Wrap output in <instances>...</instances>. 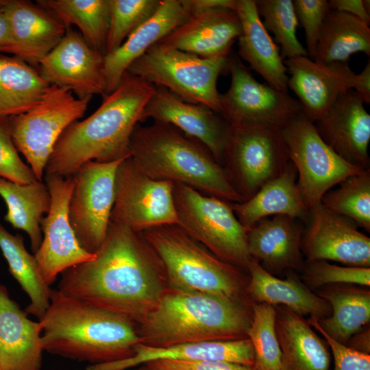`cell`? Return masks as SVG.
<instances>
[{"label": "cell", "mask_w": 370, "mask_h": 370, "mask_svg": "<svg viewBox=\"0 0 370 370\" xmlns=\"http://www.w3.org/2000/svg\"><path fill=\"white\" fill-rule=\"evenodd\" d=\"M353 89L342 94L314 123L324 143L349 163L369 169L370 115Z\"/></svg>", "instance_id": "obj_21"}, {"label": "cell", "mask_w": 370, "mask_h": 370, "mask_svg": "<svg viewBox=\"0 0 370 370\" xmlns=\"http://www.w3.org/2000/svg\"><path fill=\"white\" fill-rule=\"evenodd\" d=\"M219 360L254 367L255 356L249 338L234 341L181 343L152 347L138 343L130 358L90 365L86 370H126L155 360Z\"/></svg>", "instance_id": "obj_24"}, {"label": "cell", "mask_w": 370, "mask_h": 370, "mask_svg": "<svg viewBox=\"0 0 370 370\" xmlns=\"http://www.w3.org/2000/svg\"><path fill=\"white\" fill-rule=\"evenodd\" d=\"M110 1V18L105 55L119 48L136 28L154 13L160 1V0Z\"/></svg>", "instance_id": "obj_40"}, {"label": "cell", "mask_w": 370, "mask_h": 370, "mask_svg": "<svg viewBox=\"0 0 370 370\" xmlns=\"http://www.w3.org/2000/svg\"><path fill=\"white\" fill-rule=\"evenodd\" d=\"M301 240L307 262L332 260L346 266L370 267V238L350 219L321 203L309 210Z\"/></svg>", "instance_id": "obj_16"}, {"label": "cell", "mask_w": 370, "mask_h": 370, "mask_svg": "<svg viewBox=\"0 0 370 370\" xmlns=\"http://www.w3.org/2000/svg\"><path fill=\"white\" fill-rule=\"evenodd\" d=\"M291 75L288 89L297 97L303 114L312 123L323 116L344 92L352 89L356 73L348 62L323 64L308 56L284 60Z\"/></svg>", "instance_id": "obj_19"}, {"label": "cell", "mask_w": 370, "mask_h": 370, "mask_svg": "<svg viewBox=\"0 0 370 370\" xmlns=\"http://www.w3.org/2000/svg\"><path fill=\"white\" fill-rule=\"evenodd\" d=\"M41 370V369H40Z\"/></svg>", "instance_id": "obj_53"}, {"label": "cell", "mask_w": 370, "mask_h": 370, "mask_svg": "<svg viewBox=\"0 0 370 370\" xmlns=\"http://www.w3.org/2000/svg\"><path fill=\"white\" fill-rule=\"evenodd\" d=\"M0 196L7 206L5 221L27 234L32 250L36 253L42 240L40 223L51 204L46 184L37 180L18 184L0 177Z\"/></svg>", "instance_id": "obj_31"}, {"label": "cell", "mask_w": 370, "mask_h": 370, "mask_svg": "<svg viewBox=\"0 0 370 370\" xmlns=\"http://www.w3.org/2000/svg\"><path fill=\"white\" fill-rule=\"evenodd\" d=\"M288 162L280 130L231 126L223 167L244 201L280 175Z\"/></svg>", "instance_id": "obj_10"}, {"label": "cell", "mask_w": 370, "mask_h": 370, "mask_svg": "<svg viewBox=\"0 0 370 370\" xmlns=\"http://www.w3.org/2000/svg\"><path fill=\"white\" fill-rule=\"evenodd\" d=\"M136 370H147L145 365H141V367L138 368Z\"/></svg>", "instance_id": "obj_52"}, {"label": "cell", "mask_w": 370, "mask_h": 370, "mask_svg": "<svg viewBox=\"0 0 370 370\" xmlns=\"http://www.w3.org/2000/svg\"><path fill=\"white\" fill-rule=\"evenodd\" d=\"M149 119L171 125L200 142L223 166L231 125L219 113L204 105L184 101L164 87L156 86L141 122Z\"/></svg>", "instance_id": "obj_18"}, {"label": "cell", "mask_w": 370, "mask_h": 370, "mask_svg": "<svg viewBox=\"0 0 370 370\" xmlns=\"http://www.w3.org/2000/svg\"><path fill=\"white\" fill-rule=\"evenodd\" d=\"M231 83L221 95L220 114L231 126L257 125L282 130L302 112L288 92L258 82L237 53L227 56Z\"/></svg>", "instance_id": "obj_12"}, {"label": "cell", "mask_w": 370, "mask_h": 370, "mask_svg": "<svg viewBox=\"0 0 370 370\" xmlns=\"http://www.w3.org/2000/svg\"><path fill=\"white\" fill-rule=\"evenodd\" d=\"M42 330L0 284V370H40Z\"/></svg>", "instance_id": "obj_26"}, {"label": "cell", "mask_w": 370, "mask_h": 370, "mask_svg": "<svg viewBox=\"0 0 370 370\" xmlns=\"http://www.w3.org/2000/svg\"><path fill=\"white\" fill-rule=\"evenodd\" d=\"M281 134L289 160L297 171L298 189L308 210L319 204L334 186L365 170L338 156L302 112L281 130Z\"/></svg>", "instance_id": "obj_11"}, {"label": "cell", "mask_w": 370, "mask_h": 370, "mask_svg": "<svg viewBox=\"0 0 370 370\" xmlns=\"http://www.w3.org/2000/svg\"><path fill=\"white\" fill-rule=\"evenodd\" d=\"M66 27L76 26L87 44L105 55L110 25V0H39Z\"/></svg>", "instance_id": "obj_36"}, {"label": "cell", "mask_w": 370, "mask_h": 370, "mask_svg": "<svg viewBox=\"0 0 370 370\" xmlns=\"http://www.w3.org/2000/svg\"><path fill=\"white\" fill-rule=\"evenodd\" d=\"M191 14L194 12L212 8H230L234 10L236 0H186Z\"/></svg>", "instance_id": "obj_48"}, {"label": "cell", "mask_w": 370, "mask_h": 370, "mask_svg": "<svg viewBox=\"0 0 370 370\" xmlns=\"http://www.w3.org/2000/svg\"><path fill=\"white\" fill-rule=\"evenodd\" d=\"M319 296L331 308L328 317L317 319L322 329L345 344L370 321V291L355 286L330 285Z\"/></svg>", "instance_id": "obj_34"}, {"label": "cell", "mask_w": 370, "mask_h": 370, "mask_svg": "<svg viewBox=\"0 0 370 370\" xmlns=\"http://www.w3.org/2000/svg\"><path fill=\"white\" fill-rule=\"evenodd\" d=\"M323 195L321 204L370 232V169L349 175Z\"/></svg>", "instance_id": "obj_37"}, {"label": "cell", "mask_w": 370, "mask_h": 370, "mask_svg": "<svg viewBox=\"0 0 370 370\" xmlns=\"http://www.w3.org/2000/svg\"><path fill=\"white\" fill-rule=\"evenodd\" d=\"M297 173L289 160L282 173L264 185L251 198L232 203L239 222L247 230L258 221L275 215L289 216L306 223L309 210L297 185Z\"/></svg>", "instance_id": "obj_29"}, {"label": "cell", "mask_w": 370, "mask_h": 370, "mask_svg": "<svg viewBox=\"0 0 370 370\" xmlns=\"http://www.w3.org/2000/svg\"><path fill=\"white\" fill-rule=\"evenodd\" d=\"M370 56V28L351 14L330 10L321 29L314 61L348 62L356 53Z\"/></svg>", "instance_id": "obj_32"}, {"label": "cell", "mask_w": 370, "mask_h": 370, "mask_svg": "<svg viewBox=\"0 0 370 370\" xmlns=\"http://www.w3.org/2000/svg\"><path fill=\"white\" fill-rule=\"evenodd\" d=\"M9 21L11 40L0 48V53L20 58L32 66L60 42L66 27L40 5L25 0H0Z\"/></svg>", "instance_id": "obj_20"}, {"label": "cell", "mask_w": 370, "mask_h": 370, "mask_svg": "<svg viewBox=\"0 0 370 370\" xmlns=\"http://www.w3.org/2000/svg\"><path fill=\"white\" fill-rule=\"evenodd\" d=\"M191 14L186 0H160L154 13L113 52L104 56L105 96L114 91L130 66Z\"/></svg>", "instance_id": "obj_23"}, {"label": "cell", "mask_w": 370, "mask_h": 370, "mask_svg": "<svg viewBox=\"0 0 370 370\" xmlns=\"http://www.w3.org/2000/svg\"><path fill=\"white\" fill-rule=\"evenodd\" d=\"M248 299L168 288L138 323L140 343L152 347L247 337Z\"/></svg>", "instance_id": "obj_4"}, {"label": "cell", "mask_w": 370, "mask_h": 370, "mask_svg": "<svg viewBox=\"0 0 370 370\" xmlns=\"http://www.w3.org/2000/svg\"><path fill=\"white\" fill-rule=\"evenodd\" d=\"M91 98H78L66 88L50 85L38 104L11 116L13 143L38 181L42 182L58 140L67 127L84 116Z\"/></svg>", "instance_id": "obj_9"}, {"label": "cell", "mask_w": 370, "mask_h": 370, "mask_svg": "<svg viewBox=\"0 0 370 370\" xmlns=\"http://www.w3.org/2000/svg\"><path fill=\"white\" fill-rule=\"evenodd\" d=\"M104 56L91 48L82 35L66 27L58 45L38 65L40 76L50 85L66 88L78 98L106 92Z\"/></svg>", "instance_id": "obj_17"}, {"label": "cell", "mask_w": 370, "mask_h": 370, "mask_svg": "<svg viewBox=\"0 0 370 370\" xmlns=\"http://www.w3.org/2000/svg\"><path fill=\"white\" fill-rule=\"evenodd\" d=\"M124 159L90 161L74 175L69 218L79 245L88 252L94 254L106 236L114 203L116 173Z\"/></svg>", "instance_id": "obj_14"}, {"label": "cell", "mask_w": 370, "mask_h": 370, "mask_svg": "<svg viewBox=\"0 0 370 370\" xmlns=\"http://www.w3.org/2000/svg\"><path fill=\"white\" fill-rule=\"evenodd\" d=\"M295 12L304 29L306 51L309 58L314 60L324 19L330 7L327 0H294Z\"/></svg>", "instance_id": "obj_43"}, {"label": "cell", "mask_w": 370, "mask_h": 370, "mask_svg": "<svg viewBox=\"0 0 370 370\" xmlns=\"http://www.w3.org/2000/svg\"><path fill=\"white\" fill-rule=\"evenodd\" d=\"M307 321L322 334L330 347L334 360V370H370L369 354L356 351L335 341L322 329L314 317H310Z\"/></svg>", "instance_id": "obj_44"}, {"label": "cell", "mask_w": 370, "mask_h": 370, "mask_svg": "<svg viewBox=\"0 0 370 370\" xmlns=\"http://www.w3.org/2000/svg\"><path fill=\"white\" fill-rule=\"evenodd\" d=\"M247 337L251 342L256 370H280L282 352L275 330L274 306L253 303Z\"/></svg>", "instance_id": "obj_39"}, {"label": "cell", "mask_w": 370, "mask_h": 370, "mask_svg": "<svg viewBox=\"0 0 370 370\" xmlns=\"http://www.w3.org/2000/svg\"><path fill=\"white\" fill-rule=\"evenodd\" d=\"M156 86L125 73L117 88L105 96L88 117L71 124L58 140L45 175L73 176L90 161L110 162L130 156V141L141 123L143 110Z\"/></svg>", "instance_id": "obj_2"}, {"label": "cell", "mask_w": 370, "mask_h": 370, "mask_svg": "<svg viewBox=\"0 0 370 370\" xmlns=\"http://www.w3.org/2000/svg\"><path fill=\"white\" fill-rule=\"evenodd\" d=\"M330 9L351 14L370 25L369 0H330Z\"/></svg>", "instance_id": "obj_46"}, {"label": "cell", "mask_w": 370, "mask_h": 370, "mask_svg": "<svg viewBox=\"0 0 370 370\" xmlns=\"http://www.w3.org/2000/svg\"><path fill=\"white\" fill-rule=\"evenodd\" d=\"M256 5L264 27L280 45L283 60L308 56L306 48L297 36L299 23L293 0H256Z\"/></svg>", "instance_id": "obj_38"}, {"label": "cell", "mask_w": 370, "mask_h": 370, "mask_svg": "<svg viewBox=\"0 0 370 370\" xmlns=\"http://www.w3.org/2000/svg\"><path fill=\"white\" fill-rule=\"evenodd\" d=\"M178 225L221 260L245 271L252 258L247 232L236 218L231 202L173 183Z\"/></svg>", "instance_id": "obj_8"}, {"label": "cell", "mask_w": 370, "mask_h": 370, "mask_svg": "<svg viewBox=\"0 0 370 370\" xmlns=\"http://www.w3.org/2000/svg\"><path fill=\"white\" fill-rule=\"evenodd\" d=\"M247 271L249 279L245 292L257 303L283 306L299 315H310L317 319L330 315L329 304L309 290L295 275L289 274L286 279L278 278L253 258Z\"/></svg>", "instance_id": "obj_28"}, {"label": "cell", "mask_w": 370, "mask_h": 370, "mask_svg": "<svg viewBox=\"0 0 370 370\" xmlns=\"http://www.w3.org/2000/svg\"><path fill=\"white\" fill-rule=\"evenodd\" d=\"M353 90L358 94L364 103H370V62L367 63L364 69L356 74Z\"/></svg>", "instance_id": "obj_47"}, {"label": "cell", "mask_w": 370, "mask_h": 370, "mask_svg": "<svg viewBox=\"0 0 370 370\" xmlns=\"http://www.w3.org/2000/svg\"><path fill=\"white\" fill-rule=\"evenodd\" d=\"M173 188V182L154 180L145 175L130 156L116 170L110 222L137 232L162 225H178Z\"/></svg>", "instance_id": "obj_13"}, {"label": "cell", "mask_w": 370, "mask_h": 370, "mask_svg": "<svg viewBox=\"0 0 370 370\" xmlns=\"http://www.w3.org/2000/svg\"><path fill=\"white\" fill-rule=\"evenodd\" d=\"M350 345L348 346L356 351L369 354L370 350V333L369 329L360 333H356L348 341Z\"/></svg>", "instance_id": "obj_49"}, {"label": "cell", "mask_w": 370, "mask_h": 370, "mask_svg": "<svg viewBox=\"0 0 370 370\" xmlns=\"http://www.w3.org/2000/svg\"><path fill=\"white\" fill-rule=\"evenodd\" d=\"M127 72L162 86L184 101L202 104L220 114L219 77L229 73L227 56L202 58L154 45Z\"/></svg>", "instance_id": "obj_7"}, {"label": "cell", "mask_w": 370, "mask_h": 370, "mask_svg": "<svg viewBox=\"0 0 370 370\" xmlns=\"http://www.w3.org/2000/svg\"><path fill=\"white\" fill-rule=\"evenodd\" d=\"M234 10L241 24L237 55L271 86L288 92L287 69L280 48L264 27L256 9V0H236Z\"/></svg>", "instance_id": "obj_27"}, {"label": "cell", "mask_w": 370, "mask_h": 370, "mask_svg": "<svg viewBox=\"0 0 370 370\" xmlns=\"http://www.w3.org/2000/svg\"><path fill=\"white\" fill-rule=\"evenodd\" d=\"M140 233L160 259L169 288L247 299L245 270L217 258L178 225Z\"/></svg>", "instance_id": "obj_6"}, {"label": "cell", "mask_w": 370, "mask_h": 370, "mask_svg": "<svg viewBox=\"0 0 370 370\" xmlns=\"http://www.w3.org/2000/svg\"><path fill=\"white\" fill-rule=\"evenodd\" d=\"M129 149L136 166L152 179L183 184L229 202L244 201L211 152L171 125L138 124Z\"/></svg>", "instance_id": "obj_5"}, {"label": "cell", "mask_w": 370, "mask_h": 370, "mask_svg": "<svg viewBox=\"0 0 370 370\" xmlns=\"http://www.w3.org/2000/svg\"><path fill=\"white\" fill-rule=\"evenodd\" d=\"M51 195V208L40 223L43 237L34 253L40 273L49 286L66 269L93 258L79 243L69 218V204L75 176L45 175Z\"/></svg>", "instance_id": "obj_15"}, {"label": "cell", "mask_w": 370, "mask_h": 370, "mask_svg": "<svg viewBox=\"0 0 370 370\" xmlns=\"http://www.w3.org/2000/svg\"><path fill=\"white\" fill-rule=\"evenodd\" d=\"M43 350L90 365L132 356L140 343L137 323L51 289L50 304L39 320Z\"/></svg>", "instance_id": "obj_3"}, {"label": "cell", "mask_w": 370, "mask_h": 370, "mask_svg": "<svg viewBox=\"0 0 370 370\" xmlns=\"http://www.w3.org/2000/svg\"><path fill=\"white\" fill-rule=\"evenodd\" d=\"M275 308L282 352L280 370H329L328 349L307 320L285 306Z\"/></svg>", "instance_id": "obj_30"}, {"label": "cell", "mask_w": 370, "mask_h": 370, "mask_svg": "<svg viewBox=\"0 0 370 370\" xmlns=\"http://www.w3.org/2000/svg\"><path fill=\"white\" fill-rule=\"evenodd\" d=\"M170 370H256L254 367L219 360H155Z\"/></svg>", "instance_id": "obj_45"}, {"label": "cell", "mask_w": 370, "mask_h": 370, "mask_svg": "<svg viewBox=\"0 0 370 370\" xmlns=\"http://www.w3.org/2000/svg\"><path fill=\"white\" fill-rule=\"evenodd\" d=\"M241 34V24L235 10L212 8L193 12L156 45L210 58L228 56Z\"/></svg>", "instance_id": "obj_22"}, {"label": "cell", "mask_w": 370, "mask_h": 370, "mask_svg": "<svg viewBox=\"0 0 370 370\" xmlns=\"http://www.w3.org/2000/svg\"><path fill=\"white\" fill-rule=\"evenodd\" d=\"M94 254L61 273L60 293L137 323L169 288L160 259L140 232L110 222Z\"/></svg>", "instance_id": "obj_1"}, {"label": "cell", "mask_w": 370, "mask_h": 370, "mask_svg": "<svg viewBox=\"0 0 370 370\" xmlns=\"http://www.w3.org/2000/svg\"><path fill=\"white\" fill-rule=\"evenodd\" d=\"M0 249L10 273L29 298L25 311L40 320L49 306L51 289L43 280L34 256L26 249L21 234H12L1 224Z\"/></svg>", "instance_id": "obj_35"}, {"label": "cell", "mask_w": 370, "mask_h": 370, "mask_svg": "<svg viewBox=\"0 0 370 370\" xmlns=\"http://www.w3.org/2000/svg\"><path fill=\"white\" fill-rule=\"evenodd\" d=\"M303 269L304 280L312 287L334 284L370 286V267H343L316 260L307 262Z\"/></svg>", "instance_id": "obj_41"}, {"label": "cell", "mask_w": 370, "mask_h": 370, "mask_svg": "<svg viewBox=\"0 0 370 370\" xmlns=\"http://www.w3.org/2000/svg\"><path fill=\"white\" fill-rule=\"evenodd\" d=\"M49 86L34 66L18 58L0 55V116L29 110L40 101Z\"/></svg>", "instance_id": "obj_33"}, {"label": "cell", "mask_w": 370, "mask_h": 370, "mask_svg": "<svg viewBox=\"0 0 370 370\" xmlns=\"http://www.w3.org/2000/svg\"><path fill=\"white\" fill-rule=\"evenodd\" d=\"M10 40L11 31L9 21L0 7V48L8 45Z\"/></svg>", "instance_id": "obj_50"}, {"label": "cell", "mask_w": 370, "mask_h": 370, "mask_svg": "<svg viewBox=\"0 0 370 370\" xmlns=\"http://www.w3.org/2000/svg\"><path fill=\"white\" fill-rule=\"evenodd\" d=\"M143 365H145L147 370H170L160 366L154 361L148 362Z\"/></svg>", "instance_id": "obj_51"}, {"label": "cell", "mask_w": 370, "mask_h": 370, "mask_svg": "<svg viewBox=\"0 0 370 370\" xmlns=\"http://www.w3.org/2000/svg\"><path fill=\"white\" fill-rule=\"evenodd\" d=\"M301 222L286 215L272 216L256 222L247 232L251 257L270 273L302 269L305 263Z\"/></svg>", "instance_id": "obj_25"}, {"label": "cell", "mask_w": 370, "mask_h": 370, "mask_svg": "<svg viewBox=\"0 0 370 370\" xmlns=\"http://www.w3.org/2000/svg\"><path fill=\"white\" fill-rule=\"evenodd\" d=\"M18 152L12 137L11 116H0V177L18 184L37 181L34 171Z\"/></svg>", "instance_id": "obj_42"}]
</instances>
